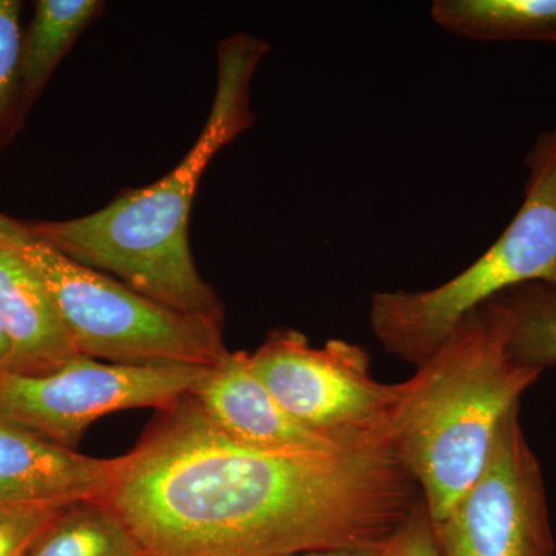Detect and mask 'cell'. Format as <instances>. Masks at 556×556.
Here are the masks:
<instances>
[{"instance_id":"12","label":"cell","mask_w":556,"mask_h":556,"mask_svg":"<svg viewBox=\"0 0 556 556\" xmlns=\"http://www.w3.org/2000/svg\"><path fill=\"white\" fill-rule=\"evenodd\" d=\"M101 0H39L22 31L20 53V119L24 126L39 94L84 31L104 13Z\"/></svg>"},{"instance_id":"1","label":"cell","mask_w":556,"mask_h":556,"mask_svg":"<svg viewBox=\"0 0 556 556\" xmlns=\"http://www.w3.org/2000/svg\"><path fill=\"white\" fill-rule=\"evenodd\" d=\"M101 497L146 556H288L375 547L422 501L391 442L263 452L223 434L192 397L163 409Z\"/></svg>"},{"instance_id":"4","label":"cell","mask_w":556,"mask_h":556,"mask_svg":"<svg viewBox=\"0 0 556 556\" xmlns=\"http://www.w3.org/2000/svg\"><path fill=\"white\" fill-rule=\"evenodd\" d=\"M0 244L38 276L79 356L118 365L215 367L229 354L219 321L167 308L70 258L28 222L0 212Z\"/></svg>"},{"instance_id":"17","label":"cell","mask_w":556,"mask_h":556,"mask_svg":"<svg viewBox=\"0 0 556 556\" xmlns=\"http://www.w3.org/2000/svg\"><path fill=\"white\" fill-rule=\"evenodd\" d=\"M70 504L0 506V556H27L43 530Z\"/></svg>"},{"instance_id":"10","label":"cell","mask_w":556,"mask_h":556,"mask_svg":"<svg viewBox=\"0 0 556 556\" xmlns=\"http://www.w3.org/2000/svg\"><path fill=\"white\" fill-rule=\"evenodd\" d=\"M116 467L0 419V506L101 500Z\"/></svg>"},{"instance_id":"15","label":"cell","mask_w":556,"mask_h":556,"mask_svg":"<svg viewBox=\"0 0 556 556\" xmlns=\"http://www.w3.org/2000/svg\"><path fill=\"white\" fill-rule=\"evenodd\" d=\"M506 328L511 356L526 367L544 369L556 365V288L527 283L486 302Z\"/></svg>"},{"instance_id":"16","label":"cell","mask_w":556,"mask_h":556,"mask_svg":"<svg viewBox=\"0 0 556 556\" xmlns=\"http://www.w3.org/2000/svg\"><path fill=\"white\" fill-rule=\"evenodd\" d=\"M20 0H0V148L21 130L20 119Z\"/></svg>"},{"instance_id":"13","label":"cell","mask_w":556,"mask_h":556,"mask_svg":"<svg viewBox=\"0 0 556 556\" xmlns=\"http://www.w3.org/2000/svg\"><path fill=\"white\" fill-rule=\"evenodd\" d=\"M430 11L459 38L556 43V0H437Z\"/></svg>"},{"instance_id":"3","label":"cell","mask_w":556,"mask_h":556,"mask_svg":"<svg viewBox=\"0 0 556 556\" xmlns=\"http://www.w3.org/2000/svg\"><path fill=\"white\" fill-rule=\"evenodd\" d=\"M541 372L511 356L503 320L482 305L405 380L391 441L431 521L447 517L477 481L504 419Z\"/></svg>"},{"instance_id":"19","label":"cell","mask_w":556,"mask_h":556,"mask_svg":"<svg viewBox=\"0 0 556 556\" xmlns=\"http://www.w3.org/2000/svg\"><path fill=\"white\" fill-rule=\"evenodd\" d=\"M391 540L375 547L328 548V551L305 552V554L288 556H390Z\"/></svg>"},{"instance_id":"9","label":"cell","mask_w":556,"mask_h":556,"mask_svg":"<svg viewBox=\"0 0 556 556\" xmlns=\"http://www.w3.org/2000/svg\"><path fill=\"white\" fill-rule=\"evenodd\" d=\"M189 396L223 434L263 452H340L390 442H350L302 426L255 375L247 351H229L207 369Z\"/></svg>"},{"instance_id":"5","label":"cell","mask_w":556,"mask_h":556,"mask_svg":"<svg viewBox=\"0 0 556 556\" xmlns=\"http://www.w3.org/2000/svg\"><path fill=\"white\" fill-rule=\"evenodd\" d=\"M525 201L500 239L467 269L428 291L376 292L372 334L391 356L422 365L470 311L527 283L556 288V129L526 160Z\"/></svg>"},{"instance_id":"8","label":"cell","mask_w":556,"mask_h":556,"mask_svg":"<svg viewBox=\"0 0 556 556\" xmlns=\"http://www.w3.org/2000/svg\"><path fill=\"white\" fill-rule=\"evenodd\" d=\"M433 532L442 556H555L546 486L519 407L504 419L477 481Z\"/></svg>"},{"instance_id":"6","label":"cell","mask_w":556,"mask_h":556,"mask_svg":"<svg viewBox=\"0 0 556 556\" xmlns=\"http://www.w3.org/2000/svg\"><path fill=\"white\" fill-rule=\"evenodd\" d=\"M249 361L280 407L302 426L350 442L393 444L391 424L405 382H379L364 346L331 339L316 348L295 329H277L249 353Z\"/></svg>"},{"instance_id":"18","label":"cell","mask_w":556,"mask_h":556,"mask_svg":"<svg viewBox=\"0 0 556 556\" xmlns=\"http://www.w3.org/2000/svg\"><path fill=\"white\" fill-rule=\"evenodd\" d=\"M390 556H442L424 500L391 540Z\"/></svg>"},{"instance_id":"2","label":"cell","mask_w":556,"mask_h":556,"mask_svg":"<svg viewBox=\"0 0 556 556\" xmlns=\"http://www.w3.org/2000/svg\"><path fill=\"white\" fill-rule=\"evenodd\" d=\"M270 47L247 33L218 43L217 87L200 137L166 177L123 190L100 211L60 222H33L43 240L70 258L167 308L225 320V306L201 277L189 243L190 211L217 153L251 129L252 78Z\"/></svg>"},{"instance_id":"7","label":"cell","mask_w":556,"mask_h":556,"mask_svg":"<svg viewBox=\"0 0 556 556\" xmlns=\"http://www.w3.org/2000/svg\"><path fill=\"white\" fill-rule=\"evenodd\" d=\"M211 367L118 365L78 356L40 375L0 378V419L72 448L91 424L115 412L174 407Z\"/></svg>"},{"instance_id":"14","label":"cell","mask_w":556,"mask_h":556,"mask_svg":"<svg viewBox=\"0 0 556 556\" xmlns=\"http://www.w3.org/2000/svg\"><path fill=\"white\" fill-rule=\"evenodd\" d=\"M27 556H146V552L119 515L97 497L62 508Z\"/></svg>"},{"instance_id":"20","label":"cell","mask_w":556,"mask_h":556,"mask_svg":"<svg viewBox=\"0 0 556 556\" xmlns=\"http://www.w3.org/2000/svg\"><path fill=\"white\" fill-rule=\"evenodd\" d=\"M10 371H13V350L9 339L0 329V378Z\"/></svg>"},{"instance_id":"11","label":"cell","mask_w":556,"mask_h":556,"mask_svg":"<svg viewBox=\"0 0 556 556\" xmlns=\"http://www.w3.org/2000/svg\"><path fill=\"white\" fill-rule=\"evenodd\" d=\"M0 329L13 350V372L40 375L79 356L38 276L2 244Z\"/></svg>"}]
</instances>
